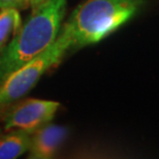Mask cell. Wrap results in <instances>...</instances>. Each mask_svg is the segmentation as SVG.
I'll list each match as a JSON object with an SVG mask.
<instances>
[{"instance_id": "cell-2", "label": "cell", "mask_w": 159, "mask_h": 159, "mask_svg": "<svg viewBox=\"0 0 159 159\" xmlns=\"http://www.w3.org/2000/svg\"><path fill=\"white\" fill-rule=\"evenodd\" d=\"M144 0H86L71 12L61 30L69 41L68 53L96 43L128 22Z\"/></svg>"}, {"instance_id": "cell-5", "label": "cell", "mask_w": 159, "mask_h": 159, "mask_svg": "<svg viewBox=\"0 0 159 159\" xmlns=\"http://www.w3.org/2000/svg\"><path fill=\"white\" fill-rule=\"evenodd\" d=\"M68 135V128L55 125L51 122L44 124L31 134V144L28 151L30 159H50L55 156Z\"/></svg>"}, {"instance_id": "cell-8", "label": "cell", "mask_w": 159, "mask_h": 159, "mask_svg": "<svg viewBox=\"0 0 159 159\" xmlns=\"http://www.w3.org/2000/svg\"><path fill=\"white\" fill-rule=\"evenodd\" d=\"M29 6V0H0V9L16 8L18 11H23Z\"/></svg>"}, {"instance_id": "cell-3", "label": "cell", "mask_w": 159, "mask_h": 159, "mask_svg": "<svg viewBox=\"0 0 159 159\" xmlns=\"http://www.w3.org/2000/svg\"><path fill=\"white\" fill-rule=\"evenodd\" d=\"M68 39L60 30L52 46L3 80L0 84V115L8 107L22 99L49 69L58 65L68 53Z\"/></svg>"}, {"instance_id": "cell-10", "label": "cell", "mask_w": 159, "mask_h": 159, "mask_svg": "<svg viewBox=\"0 0 159 159\" xmlns=\"http://www.w3.org/2000/svg\"><path fill=\"white\" fill-rule=\"evenodd\" d=\"M2 133H3V128H1V127H0V136H1Z\"/></svg>"}, {"instance_id": "cell-4", "label": "cell", "mask_w": 159, "mask_h": 159, "mask_svg": "<svg viewBox=\"0 0 159 159\" xmlns=\"http://www.w3.org/2000/svg\"><path fill=\"white\" fill-rule=\"evenodd\" d=\"M59 107L60 103L56 101L35 98L15 102L0 115L3 130L22 129L33 133L39 127L51 122Z\"/></svg>"}, {"instance_id": "cell-9", "label": "cell", "mask_w": 159, "mask_h": 159, "mask_svg": "<svg viewBox=\"0 0 159 159\" xmlns=\"http://www.w3.org/2000/svg\"><path fill=\"white\" fill-rule=\"evenodd\" d=\"M49 0H29L30 7L32 11H35L36 8H39V6L43 5L44 3H47Z\"/></svg>"}, {"instance_id": "cell-6", "label": "cell", "mask_w": 159, "mask_h": 159, "mask_svg": "<svg viewBox=\"0 0 159 159\" xmlns=\"http://www.w3.org/2000/svg\"><path fill=\"white\" fill-rule=\"evenodd\" d=\"M31 134L22 129L3 132L0 136V159H16L29 151Z\"/></svg>"}, {"instance_id": "cell-7", "label": "cell", "mask_w": 159, "mask_h": 159, "mask_svg": "<svg viewBox=\"0 0 159 159\" xmlns=\"http://www.w3.org/2000/svg\"><path fill=\"white\" fill-rule=\"evenodd\" d=\"M20 11L16 8L0 9V54L22 26Z\"/></svg>"}, {"instance_id": "cell-1", "label": "cell", "mask_w": 159, "mask_h": 159, "mask_svg": "<svg viewBox=\"0 0 159 159\" xmlns=\"http://www.w3.org/2000/svg\"><path fill=\"white\" fill-rule=\"evenodd\" d=\"M66 4L67 0H49L32 11L0 54V84L55 43L65 17Z\"/></svg>"}]
</instances>
